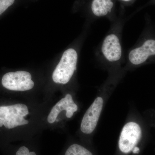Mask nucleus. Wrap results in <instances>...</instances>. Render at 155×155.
<instances>
[{
  "label": "nucleus",
  "instance_id": "f257e3e1",
  "mask_svg": "<svg viewBox=\"0 0 155 155\" xmlns=\"http://www.w3.org/2000/svg\"><path fill=\"white\" fill-rule=\"evenodd\" d=\"M28 114V107L24 104L0 106V127L4 125L7 129H12L27 125L28 121L24 117Z\"/></svg>",
  "mask_w": 155,
  "mask_h": 155
},
{
  "label": "nucleus",
  "instance_id": "f03ea898",
  "mask_svg": "<svg viewBox=\"0 0 155 155\" xmlns=\"http://www.w3.org/2000/svg\"><path fill=\"white\" fill-rule=\"evenodd\" d=\"M77 61V53L75 49L69 48L66 50L53 72L54 82L62 84L68 83L76 70Z\"/></svg>",
  "mask_w": 155,
  "mask_h": 155
},
{
  "label": "nucleus",
  "instance_id": "7ed1b4c3",
  "mask_svg": "<svg viewBox=\"0 0 155 155\" xmlns=\"http://www.w3.org/2000/svg\"><path fill=\"white\" fill-rule=\"evenodd\" d=\"M2 84L5 88L14 91H26L34 86L30 73L23 71L6 73L2 78Z\"/></svg>",
  "mask_w": 155,
  "mask_h": 155
},
{
  "label": "nucleus",
  "instance_id": "20e7f679",
  "mask_svg": "<svg viewBox=\"0 0 155 155\" xmlns=\"http://www.w3.org/2000/svg\"><path fill=\"white\" fill-rule=\"evenodd\" d=\"M104 101L97 97L84 114L81 125V130L86 134H91L95 129L102 110Z\"/></svg>",
  "mask_w": 155,
  "mask_h": 155
},
{
  "label": "nucleus",
  "instance_id": "39448f33",
  "mask_svg": "<svg viewBox=\"0 0 155 155\" xmlns=\"http://www.w3.org/2000/svg\"><path fill=\"white\" fill-rule=\"evenodd\" d=\"M155 55V40L150 39L141 46L131 50L128 55L131 64L139 65L143 64L151 56Z\"/></svg>",
  "mask_w": 155,
  "mask_h": 155
},
{
  "label": "nucleus",
  "instance_id": "423d86ee",
  "mask_svg": "<svg viewBox=\"0 0 155 155\" xmlns=\"http://www.w3.org/2000/svg\"><path fill=\"white\" fill-rule=\"evenodd\" d=\"M101 50L104 57L110 62L119 61L122 57L120 41L118 37L114 34L106 37L103 42Z\"/></svg>",
  "mask_w": 155,
  "mask_h": 155
},
{
  "label": "nucleus",
  "instance_id": "0eeeda50",
  "mask_svg": "<svg viewBox=\"0 0 155 155\" xmlns=\"http://www.w3.org/2000/svg\"><path fill=\"white\" fill-rule=\"evenodd\" d=\"M78 106L74 103L71 94H67L65 97L60 100L51 109L48 117V122L51 124L56 121L58 115L63 110L66 111V116L70 118L77 111Z\"/></svg>",
  "mask_w": 155,
  "mask_h": 155
},
{
  "label": "nucleus",
  "instance_id": "6e6552de",
  "mask_svg": "<svg viewBox=\"0 0 155 155\" xmlns=\"http://www.w3.org/2000/svg\"><path fill=\"white\" fill-rule=\"evenodd\" d=\"M114 6L113 0H94L91 10L95 16L101 17L107 15Z\"/></svg>",
  "mask_w": 155,
  "mask_h": 155
},
{
  "label": "nucleus",
  "instance_id": "1a4fd4ad",
  "mask_svg": "<svg viewBox=\"0 0 155 155\" xmlns=\"http://www.w3.org/2000/svg\"><path fill=\"white\" fill-rule=\"evenodd\" d=\"M64 155H94L86 147L78 143H72L65 151Z\"/></svg>",
  "mask_w": 155,
  "mask_h": 155
},
{
  "label": "nucleus",
  "instance_id": "9d476101",
  "mask_svg": "<svg viewBox=\"0 0 155 155\" xmlns=\"http://www.w3.org/2000/svg\"><path fill=\"white\" fill-rule=\"evenodd\" d=\"M15 155H37V154L34 151H31L28 147L22 146L17 150Z\"/></svg>",
  "mask_w": 155,
  "mask_h": 155
},
{
  "label": "nucleus",
  "instance_id": "9b49d317",
  "mask_svg": "<svg viewBox=\"0 0 155 155\" xmlns=\"http://www.w3.org/2000/svg\"><path fill=\"white\" fill-rule=\"evenodd\" d=\"M124 1H129V0H124Z\"/></svg>",
  "mask_w": 155,
  "mask_h": 155
}]
</instances>
